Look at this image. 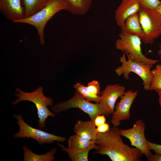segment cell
Masks as SVG:
<instances>
[{"instance_id": "obj_1", "label": "cell", "mask_w": 161, "mask_h": 161, "mask_svg": "<svg viewBox=\"0 0 161 161\" xmlns=\"http://www.w3.org/2000/svg\"><path fill=\"white\" fill-rule=\"evenodd\" d=\"M118 126H114L107 132L98 133L95 144L98 149L93 152L107 155L112 161H140L144 154L138 148L125 144Z\"/></svg>"}, {"instance_id": "obj_2", "label": "cell", "mask_w": 161, "mask_h": 161, "mask_svg": "<svg viewBox=\"0 0 161 161\" xmlns=\"http://www.w3.org/2000/svg\"><path fill=\"white\" fill-rule=\"evenodd\" d=\"M17 92L15 93L18 99L12 102L16 105L21 101H27L34 103L37 108V113L39 120L38 125L40 128L44 129L45 127L46 120L49 116L54 117L55 115L48 108V106H52L53 100L50 97L46 96L43 92V88L38 87L36 90L31 92H26L19 88L16 89Z\"/></svg>"}, {"instance_id": "obj_3", "label": "cell", "mask_w": 161, "mask_h": 161, "mask_svg": "<svg viewBox=\"0 0 161 161\" xmlns=\"http://www.w3.org/2000/svg\"><path fill=\"white\" fill-rule=\"evenodd\" d=\"M67 9L64 0H49L42 9L35 14L14 23H25L33 26L37 31L40 43L44 45L45 43L44 29L46 24L57 13L62 10H67Z\"/></svg>"}, {"instance_id": "obj_4", "label": "cell", "mask_w": 161, "mask_h": 161, "mask_svg": "<svg viewBox=\"0 0 161 161\" xmlns=\"http://www.w3.org/2000/svg\"><path fill=\"white\" fill-rule=\"evenodd\" d=\"M120 60L122 65L115 69L117 75L120 76L123 75L125 79L128 80L130 72H133L142 79L144 89L145 90H149L153 78L151 69L153 65L134 61L124 52L120 57Z\"/></svg>"}, {"instance_id": "obj_5", "label": "cell", "mask_w": 161, "mask_h": 161, "mask_svg": "<svg viewBox=\"0 0 161 161\" xmlns=\"http://www.w3.org/2000/svg\"><path fill=\"white\" fill-rule=\"evenodd\" d=\"M77 108L88 115L90 120L94 122L96 117L106 114L99 103H92L83 97L76 90L74 95L70 99L64 102H59L51 108L55 114L65 112L72 108Z\"/></svg>"}, {"instance_id": "obj_6", "label": "cell", "mask_w": 161, "mask_h": 161, "mask_svg": "<svg viewBox=\"0 0 161 161\" xmlns=\"http://www.w3.org/2000/svg\"><path fill=\"white\" fill-rule=\"evenodd\" d=\"M119 35V38L115 42L116 49L127 54L133 60L153 65L160 62L157 59L148 58L143 55L140 38L121 32Z\"/></svg>"}, {"instance_id": "obj_7", "label": "cell", "mask_w": 161, "mask_h": 161, "mask_svg": "<svg viewBox=\"0 0 161 161\" xmlns=\"http://www.w3.org/2000/svg\"><path fill=\"white\" fill-rule=\"evenodd\" d=\"M13 117L17 120L16 123L19 127V131L13 135L15 138H31L41 145L51 144L55 141L63 142L66 140L65 137L56 135L30 126L24 121L21 114H14Z\"/></svg>"}, {"instance_id": "obj_8", "label": "cell", "mask_w": 161, "mask_h": 161, "mask_svg": "<svg viewBox=\"0 0 161 161\" xmlns=\"http://www.w3.org/2000/svg\"><path fill=\"white\" fill-rule=\"evenodd\" d=\"M138 13L144 34L141 40L145 44H153L161 35V15L155 10L143 8Z\"/></svg>"}, {"instance_id": "obj_9", "label": "cell", "mask_w": 161, "mask_h": 161, "mask_svg": "<svg viewBox=\"0 0 161 161\" xmlns=\"http://www.w3.org/2000/svg\"><path fill=\"white\" fill-rule=\"evenodd\" d=\"M145 125L141 119L137 120L133 127L129 129H120L121 136L128 138L131 145L139 149L147 158L152 154L149 149L145 134Z\"/></svg>"}, {"instance_id": "obj_10", "label": "cell", "mask_w": 161, "mask_h": 161, "mask_svg": "<svg viewBox=\"0 0 161 161\" xmlns=\"http://www.w3.org/2000/svg\"><path fill=\"white\" fill-rule=\"evenodd\" d=\"M137 93V91L129 90L120 97V100L115 106V110L112 114L110 120L113 126H118L122 121L130 119V109Z\"/></svg>"}, {"instance_id": "obj_11", "label": "cell", "mask_w": 161, "mask_h": 161, "mask_svg": "<svg viewBox=\"0 0 161 161\" xmlns=\"http://www.w3.org/2000/svg\"><path fill=\"white\" fill-rule=\"evenodd\" d=\"M125 87L118 84H108L101 92L99 103L106 115L112 114L114 110L116 101L125 92Z\"/></svg>"}, {"instance_id": "obj_12", "label": "cell", "mask_w": 161, "mask_h": 161, "mask_svg": "<svg viewBox=\"0 0 161 161\" xmlns=\"http://www.w3.org/2000/svg\"><path fill=\"white\" fill-rule=\"evenodd\" d=\"M0 11L7 20L13 23L24 18L21 0H0Z\"/></svg>"}, {"instance_id": "obj_13", "label": "cell", "mask_w": 161, "mask_h": 161, "mask_svg": "<svg viewBox=\"0 0 161 161\" xmlns=\"http://www.w3.org/2000/svg\"><path fill=\"white\" fill-rule=\"evenodd\" d=\"M141 8L139 0H123L115 12L116 22L120 27L129 16L138 13Z\"/></svg>"}, {"instance_id": "obj_14", "label": "cell", "mask_w": 161, "mask_h": 161, "mask_svg": "<svg viewBox=\"0 0 161 161\" xmlns=\"http://www.w3.org/2000/svg\"><path fill=\"white\" fill-rule=\"evenodd\" d=\"M75 134L86 140L95 141L98 132L95 128L94 122L91 120H79L75 124L73 128Z\"/></svg>"}, {"instance_id": "obj_15", "label": "cell", "mask_w": 161, "mask_h": 161, "mask_svg": "<svg viewBox=\"0 0 161 161\" xmlns=\"http://www.w3.org/2000/svg\"><path fill=\"white\" fill-rule=\"evenodd\" d=\"M120 28L121 32L136 36L141 39L144 35L140 22L138 13L128 17Z\"/></svg>"}, {"instance_id": "obj_16", "label": "cell", "mask_w": 161, "mask_h": 161, "mask_svg": "<svg viewBox=\"0 0 161 161\" xmlns=\"http://www.w3.org/2000/svg\"><path fill=\"white\" fill-rule=\"evenodd\" d=\"M22 149L24 152L23 161H53L55 158V155L57 151L55 147L45 154H38L32 152L25 144L23 145Z\"/></svg>"}, {"instance_id": "obj_17", "label": "cell", "mask_w": 161, "mask_h": 161, "mask_svg": "<svg viewBox=\"0 0 161 161\" xmlns=\"http://www.w3.org/2000/svg\"><path fill=\"white\" fill-rule=\"evenodd\" d=\"M67 10L76 15H83L88 12L92 4V0H64Z\"/></svg>"}, {"instance_id": "obj_18", "label": "cell", "mask_w": 161, "mask_h": 161, "mask_svg": "<svg viewBox=\"0 0 161 161\" xmlns=\"http://www.w3.org/2000/svg\"><path fill=\"white\" fill-rule=\"evenodd\" d=\"M95 140H86L75 134L69 138L68 147L73 150L84 151L95 144Z\"/></svg>"}, {"instance_id": "obj_19", "label": "cell", "mask_w": 161, "mask_h": 161, "mask_svg": "<svg viewBox=\"0 0 161 161\" xmlns=\"http://www.w3.org/2000/svg\"><path fill=\"white\" fill-rule=\"evenodd\" d=\"M24 18L30 16L41 10L49 0H21Z\"/></svg>"}, {"instance_id": "obj_20", "label": "cell", "mask_w": 161, "mask_h": 161, "mask_svg": "<svg viewBox=\"0 0 161 161\" xmlns=\"http://www.w3.org/2000/svg\"><path fill=\"white\" fill-rule=\"evenodd\" d=\"M58 144L61 148L62 151L68 154L69 158L72 161H88L89 151L92 149L97 150L98 149V146L95 144L84 151L72 150L58 142Z\"/></svg>"}, {"instance_id": "obj_21", "label": "cell", "mask_w": 161, "mask_h": 161, "mask_svg": "<svg viewBox=\"0 0 161 161\" xmlns=\"http://www.w3.org/2000/svg\"><path fill=\"white\" fill-rule=\"evenodd\" d=\"M73 87L83 97L89 101H93L96 103H99L100 98V95L92 94L88 90L86 86L80 83L75 84Z\"/></svg>"}, {"instance_id": "obj_22", "label": "cell", "mask_w": 161, "mask_h": 161, "mask_svg": "<svg viewBox=\"0 0 161 161\" xmlns=\"http://www.w3.org/2000/svg\"><path fill=\"white\" fill-rule=\"evenodd\" d=\"M151 73L153 78L149 90H161V64H157L155 68L151 70Z\"/></svg>"}, {"instance_id": "obj_23", "label": "cell", "mask_w": 161, "mask_h": 161, "mask_svg": "<svg viewBox=\"0 0 161 161\" xmlns=\"http://www.w3.org/2000/svg\"><path fill=\"white\" fill-rule=\"evenodd\" d=\"M141 8L155 10L158 6L161 4L159 0H139Z\"/></svg>"}, {"instance_id": "obj_24", "label": "cell", "mask_w": 161, "mask_h": 161, "mask_svg": "<svg viewBox=\"0 0 161 161\" xmlns=\"http://www.w3.org/2000/svg\"><path fill=\"white\" fill-rule=\"evenodd\" d=\"M86 87L89 91L92 94L100 95L101 92L100 91V83L98 81H92L88 83Z\"/></svg>"}, {"instance_id": "obj_25", "label": "cell", "mask_w": 161, "mask_h": 161, "mask_svg": "<svg viewBox=\"0 0 161 161\" xmlns=\"http://www.w3.org/2000/svg\"><path fill=\"white\" fill-rule=\"evenodd\" d=\"M148 147L150 150H153L156 154H161V145L147 141Z\"/></svg>"}, {"instance_id": "obj_26", "label": "cell", "mask_w": 161, "mask_h": 161, "mask_svg": "<svg viewBox=\"0 0 161 161\" xmlns=\"http://www.w3.org/2000/svg\"><path fill=\"white\" fill-rule=\"evenodd\" d=\"M106 122V118L104 115L101 114L97 116L95 118L94 123L95 126H98Z\"/></svg>"}, {"instance_id": "obj_27", "label": "cell", "mask_w": 161, "mask_h": 161, "mask_svg": "<svg viewBox=\"0 0 161 161\" xmlns=\"http://www.w3.org/2000/svg\"><path fill=\"white\" fill-rule=\"evenodd\" d=\"M96 130L99 133H104L108 131L110 128L109 124L105 123L97 127Z\"/></svg>"}, {"instance_id": "obj_28", "label": "cell", "mask_w": 161, "mask_h": 161, "mask_svg": "<svg viewBox=\"0 0 161 161\" xmlns=\"http://www.w3.org/2000/svg\"><path fill=\"white\" fill-rule=\"evenodd\" d=\"M147 159L148 161H161V154H152Z\"/></svg>"}, {"instance_id": "obj_29", "label": "cell", "mask_w": 161, "mask_h": 161, "mask_svg": "<svg viewBox=\"0 0 161 161\" xmlns=\"http://www.w3.org/2000/svg\"><path fill=\"white\" fill-rule=\"evenodd\" d=\"M157 92L159 96L158 102L159 105L161 108V90L157 89L155 90Z\"/></svg>"}, {"instance_id": "obj_30", "label": "cell", "mask_w": 161, "mask_h": 161, "mask_svg": "<svg viewBox=\"0 0 161 161\" xmlns=\"http://www.w3.org/2000/svg\"><path fill=\"white\" fill-rule=\"evenodd\" d=\"M155 10L161 15V4L158 6Z\"/></svg>"}, {"instance_id": "obj_31", "label": "cell", "mask_w": 161, "mask_h": 161, "mask_svg": "<svg viewBox=\"0 0 161 161\" xmlns=\"http://www.w3.org/2000/svg\"><path fill=\"white\" fill-rule=\"evenodd\" d=\"M159 49L157 53L159 55L160 58L161 59V44L159 45Z\"/></svg>"}]
</instances>
